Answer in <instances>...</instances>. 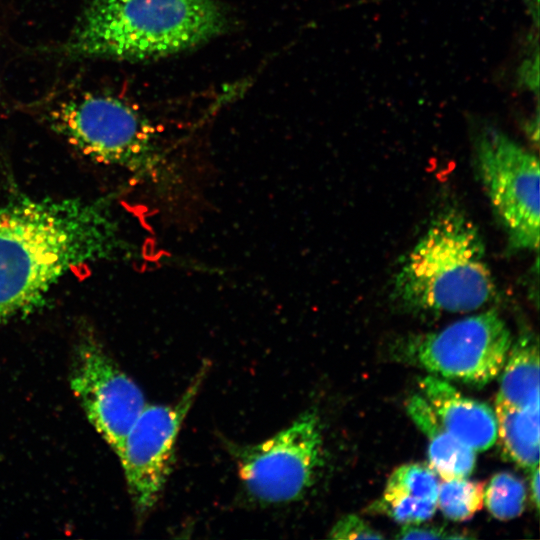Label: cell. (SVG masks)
Instances as JSON below:
<instances>
[{"instance_id":"277c9868","label":"cell","mask_w":540,"mask_h":540,"mask_svg":"<svg viewBox=\"0 0 540 540\" xmlns=\"http://www.w3.org/2000/svg\"><path fill=\"white\" fill-rule=\"evenodd\" d=\"M48 117L52 128L90 160L124 169L164 194L177 187L178 173L155 129L127 102L87 93L61 102Z\"/></svg>"},{"instance_id":"9a60e30c","label":"cell","mask_w":540,"mask_h":540,"mask_svg":"<svg viewBox=\"0 0 540 540\" xmlns=\"http://www.w3.org/2000/svg\"><path fill=\"white\" fill-rule=\"evenodd\" d=\"M485 484L462 478L444 480L438 486L437 507L452 521L471 519L484 504Z\"/></svg>"},{"instance_id":"7c38bea8","label":"cell","mask_w":540,"mask_h":540,"mask_svg":"<svg viewBox=\"0 0 540 540\" xmlns=\"http://www.w3.org/2000/svg\"><path fill=\"white\" fill-rule=\"evenodd\" d=\"M406 410L428 440L431 468L443 480L469 476L476 463L473 449L454 437L439 421L435 411L422 395L414 394L406 402Z\"/></svg>"},{"instance_id":"4fadbf2b","label":"cell","mask_w":540,"mask_h":540,"mask_svg":"<svg viewBox=\"0 0 540 540\" xmlns=\"http://www.w3.org/2000/svg\"><path fill=\"white\" fill-rule=\"evenodd\" d=\"M537 337L523 331L512 342L501 370L496 401L519 409L539 408V348Z\"/></svg>"},{"instance_id":"5bb4252c","label":"cell","mask_w":540,"mask_h":540,"mask_svg":"<svg viewBox=\"0 0 540 540\" xmlns=\"http://www.w3.org/2000/svg\"><path fill=\"white\" fill-rule=\"evenodd\" d=\"M497 437L503 455L521 468L539 463V408L519 409L495 401Z\"/></svg>"},{"instance_id":"e0dca14e","label":"cell","mask_w":540,"mask_h":540,"mask_svg":"<svg viewBox=\"0 0 540 540\" xmlns=\"http://www.w3.org/2000/svg\"><path fill=\"white\" fill-rule=\"evenodd\" d=\"M329 537L332 539H382L384 536L358 515L349 514L337 521Z\"/></svg>"},{"instance_id":"3957f363","label":"cell","mask_w":540,"mask_h":540,"mask_svg":"<svg viewBox=\"0 0 540 540\" xmlns=\"http://www.w3.org/2000/svg\"><path fill=\"white\" fill-rule=\"evenodd\" d=\"M227 24L216 0H91L65 52L75 57L159 59L210 41Z\"/></svg>"},{"instance_id":"ac0fdd59","label":"cell","mask_w":540,"mask_h":540,"mask_svg":"<svg viewBox=\"0 0 540 540\" xmlns=\"http://www.w3.org/2000/svg\"><path fill=\"white\" fill-rule=\"evenodd\" d=\"M448 532L439 526L421 525V523L404 524L396 535L398 539H443Z\"/></svg>"},{"instance_id":"ba28073f","label":"cell","mask_w":540,"mask_h":540,"mask_svg":"<svg viewBox=\"0 0 540 540\" xmlns=\"http://www.w3.org/2000/svg\"><path fill=\"white\" fill-rule=\"evenodd\" d=\"M204 364L181 398L172 405L144 407L128 431L118 458L139 516L158 501L169 476L181 424L191 409L207 373Z\"/></svg>"},{"instance_id":"7a4b0ae2","label":"cell","mask_w":540,"mask_h":540,"mask_svg":"<svg viewBox=\"0 0 540 540\" xmlns=\"http://www.w3.org/2000/svg\"><path fill=\"white\" fill-rule=\"evenodd\" d=\"M497 288L476 224L456 208L440 212L405 255L391 298L417 315L464 314L492 303Z\"/></svg>"},{"instance_id":"8fae6325","label":"cell","mask_w":540,"mask_h":540,"mask_svg":"<svg viewBox=\"0 0 540 540\" xmlns=\"http://www.w3.org/2000/svg\"><path fill=\"white\" fill-rule=\"evenodd\" d=\"M438 480L424 463H406L389 476L382 496L367 507L401 524L422 523L437 509Z\"/></svg>"},{"instance_id":"52a82bcc","label":"cell","mask_w":540,"mask_h":540,"mask_svg":"<svg viewBox=\"0 0 540 540\" xmlns=\"http://www.w3.org/2000/svg\"><path fill=\"white\" fill-rule=\"evenodd\" d=\"M248 493L264 503L300 499L323 465V437L316 411L302 413L288 427L258 444L235 447Z\"/></svg>"},{"instance_id":"d6986e66","label":"cell","mask_w":540,"mask_h":540,"mask_svg":"<svg viewBox=\"0 0 540 540\" xmlns=\"http://www.w3.org/2000/svg\"><path fill=\"white\" fill-rule=\"evenodd\" d=\"M530 492L531 500L536 510L539 509L540 489H539V468L538 466L530 470Z\"/></svg>"},{"instance_id":"8992f818","label":"cell","mask_w":540,"mask_h":540,"mask_svg":"<svg viewBox=\"0 0 540 540\" xmlns=\"http://www.w3.org/2000/svg\"><path fill=\"white\" fill-rule=\"evenodd\" d=\"M479 179L494 213L516 250L538 251V157L504 133L482 128L474 140Z\"/></svg>"},{"instance_id":"2e32d148","label":"cell","mask_w":540,"mask_h":540,"mask_svg":"<svg viewBox=\"0 0 540 540\" xmlns=\"http://www.w3.org/2000/svg\"><path fill=\"white\" fill-rule=\"evenodd\" d=\"M524 482L513 473H496L484 490V503L496 519L508 521L522 514L525 509Z\"/></svg>"},{"instance_id":"9c48e42d","label":"cell","mask_w":540,"mask_h":540,"mask_svg":"<svg viewBox=\"0 0 540 540\" xmlns=\"http://www.w3.org/2000/svg\"><path fill=\"white\" fill-rule=\"evenodd\" d=\"M70 384L88 420L118 456L146 406L143 392L87 331L77 343Z\"/></svg>"},{"instance_id":"5b68a950","label":"cell","mask_w":540,"mask_h":540,"mask_svg":"<svg viewBox=\"0 0 540 540\" xmlns=\"http://www.w3.org/2000/svg\"><path fill=\"white\" fill-rule=\"evenodd\" d=\"M512 342L504 319L488 309L437 331L405 336L395 355L431 375L481 387L499 376Z\"/></svg>"},{"instance_id":"30bf717a","label":"cell","mask_w":540,"mask_h":540,"mask_svg":"<svg viewBox=\"0 0 540 540\" xmlns=\"http://www.w3.org/2000/svg\"><path fill=\"white\" fill-rule=\"evenodd\" d=\"M422 396L441 424L459 441L476 451H485L497 440L495 412L485 403L463 395L448 381L435 375L418 381Z\"/></svg>"},{"instance_id":"6da1fadb","label":"cell","mask_w":540,"mask_h":540,"mask_svg":"<svg viewBox=\"0 0 540 540\" xmlns=\"http://www.w3.org/2000/svg\"><path fill=\"white\" fill-rule=\"evenodd\" d=\"M131 252L111 196L12 195L0 205V325L43 306L74 268Z\"/></svg>"}]
</instances>
